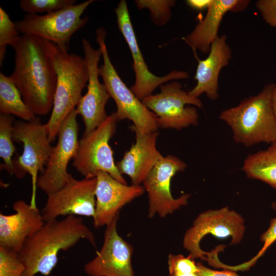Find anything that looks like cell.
Returning a JSON list of instances; mask_svg holds the SVG:
<instances>
[{
  "label": "cell",
  "instance_id": "obj_11",
  "mask_svg": "<svg viewBox=\"0 0 276 276\" xmlns=\"http://www.w3.org/2000/svg\"><path fill=\"white\" fill-rule=\"evenodd\" d=\"M76 108L63 122L57 144L47 163L44 171L39 175L37 187L47 195L64 186L72 175L67 171L68 163L75 156L78 146L79 126Z\"/></svg>",
  "mask_w": 276,
  "mask_h": 276
},
{
  "label": "cell",
  "instance_id": "obj_19",
  "mask_svg": "<svg viewBox=\"0 0 276 276\" xmlns=\"http://www.w3.org/2000/svg\"><path fill=\"white\" fill-rule=\"evenodd\" d=\"M131 129L135 133V143L116 165L122 175L130 177L131 185H140L164 156L156 148L158 131L142 133L132 125Z\"/></svg>",
  "mask_w": 276,
  "mask_h": 276
},
{
  "label": "cell",
  "instance_id": "obj_20",
  "mask_svg": "<svg viewBox=\"0 0 276 276\" xmlns=\"http://www.w3.org/2000/svg\"><path fill=\"white\" fill-rule=\"evenodd\" d=\"M226 40L225 35L219 36L212 43L208 56L202 60L197 59L194 77L197 83L189 91L192 96L199 98L205 94L212 101L219 97V76L222 68L229 64L232 58V50Z\"/></svg>",
  "mask_w": 276,
  "mask_h": 276
},
{
  "label": "cell",
  "instance_id": "obj_32",
  "mask_svg": "<svg viewBox=\"0 0 276 276\" xmlns=\"http://www.w3.org/2000/svg\"><path fill=\"white\" fill-rule=\"evenodd\" d=\"M199 276H240L234 271L229 269L217 270L204 266L201 262H197Z\"/></svg>",
  "mask_w": 276,
  "mask_h": 276
},
{
  "label": "cell",
  "instance_id": "obj_5",
  "mask_svg": "<svg viewBox=\"0 0 276 276\" xmlns=\"http://www.w3.org/2000/svg\"><path fill=\"white\" fill-rule=\"evenodd\" d=\"M96 33L103 60V64L99 68V76L110 97L115 102L119 121L129 120L132 126L142 133L157 131L159 127L155 114L126 86L111 63L105 43V30L101 27Z\"/></svg>",
  "mask_w": 276,
  "mask_h": 276
},
{
  "label": "cell",
  "instance_id": "obj_1",
  "mask_svg": "<svg viewBox=\"0 0 276 276\" xmlns=\"http://www.w3.org/2000/svg\"><path fill=\"white\" fill-rule=\"evenodd\" d=\"M47 43L41 37L22 34L11 46L15 54L10 77L26 104L38 116L52 111L56 88V73Z\"/></svg>",
  "mask_w": 276,
  "mask_h": 276
},
{
  "label": "cell",
  "instance_id": "obj_3",
  "mask_svg": "<svg viewBox=\"0 0 276 276\" xmlns=\"http://www.w3.org/2000/svg\"><path fill=\"white\" fill-rule=\"evenodd\" d=\"M48 52L57 76L56 91L51 116L45 126L51 143L58 136L62 124L75 109L88 80V70L84 58L68 53L48 40Z\"/></svg>",
  "mask_w": 276,
  "mask_h": 276
},
{
  "label": "cell",
  "instance_id": "obj_6",
  "mask_svg": "<svg viewBox=\"0 0 276 276\" xmlns=\"http://www.w3.org/2000/svg\"><path fill=\"white\" fill-rule=\"evenodd\" d=\"M119 121L116 112L92 132L83 134L79 140L73 166L84 178L95 177L100 171L109 174L119 181L127 184L119 171L109 145Z\"/></svg>",
  "mask_w": 276,
  "mask_h": 276
},
{
  "label": "cell",
  "instance_id": "obj_27",
  "mask_svg": "<svg viewBox=\"0 0 276 276\" xmlns=\"http://www.w3.org/2000/svg\"><path fill=\"white\" fill-rule=\"evenodd\" d=\"M15 22L10 18L9 15L0 7V65L5 59L7 45L12 46L20 35Z\"/></svg>",
  "mask_w": 276,
  "mask_h": 276
},
{
  "label": "cell",
  "instance_id": "obj_17",
  "mask_svg": "<svg viewBox=\"0 0 276 276\" xmlns=\"http://www.w3.org/2000/svg\"><path fill=\"white\" fill-rule=\"evenodd\" d=\"M96 208L93 217L96 227L107 226L116 217L119 211L145 192L142 185L128 186L109 174L99 172L97 175Z\"/></svg>",
  "mask_w": 276,
  "mask_h": 276
},
{
  "label": "cell",
  "instance_id": "obj_12",
  "mask_svg": "<svg viewBox=\"0 0 276 276\" xmlns=\"http://www.w3.org/2000/svg\"><path fill=\"white\" fill-rule=\"evenodd\" d=\"M187 167L186 163L179 158L168 155L164 156L147 175L142 183L148 194L149 218L156 214L165 217L188 204L190 194H185L175 198L171 191L172 177Z\"/></svg>",
  "mask_w": 276,
  "mask_h": 276
},
{
  "label": "cell",
  "instance_id": "obj_22",
  "mask_svg": "<svg viewBox=\"0 0 276 276\" xmlns=\"http://www.w3.org/2000/svg\"><path fill=\"white\" fill-rule=\"evenodd\" d=\"M242 170L247 177L262 181L276 190V141L267 149L249 154Z\"/></svg>",
  "mask_w": 276,
  "mask_h": 276
},
{
  "label": "cell",
  "instance_id": "obj_15",
  "mask_svg": "<svg viewBox=\"0 0 276 276\" xmlns=\"http://www.w3.org/2000/svg\"><path fill=\"white\" fill-rule=\"evenodd\" d=\"M84 58L88 70L87 89L82 96L76 110L84 124L83 134H88L104 122L108 116L105 110L110 96L103 83L99 79V61L102 52L94 49L86 39L82 40Z\"/></svg>",
  "mask_w": 276,
  "mask_h": 276
},
{
  "label": "cell",
  "instance_id": "obj_2",
  "mask_svg": "<svg viewBox=\"0 0 276 276\" xmlns=\"http://www.w3.org/2000/svg\"><path fill=\"white\" fill-rule=\"evenodd\" d=\"M81 239L96 246L93 233L81 217L68 215L61 220L45 221L18 252L25 268L21 276H35L38 273L48 276L57 265L60 251L67 250Z\"/></svg>",
  "mask_w": 276,
  "mask_h": 276
},
{
  "label": "cell",
  "instance_id": "obj_24",
  "mask_svg": "<svg viewBox=\"0 0 276 276\" xmlns=\"http://www.w3.org/2000/svg\"><path fill=\"white\" fill-rule=\"evenodd\" d=\"M14 120L12 115L0 113V157L3 160L1 168L11 175L14 174L12 156L15 151L13 140Z\"/></svg>",
  "mask_w": 276,
  "mask_h": 276
},
{
  "label": "cell",
  "instance_id": "obj_28",
  "mask_svg": "<svg viewBox=\"0 0 276 276\" xmlns=\"http://www.w3.org/2000/svg\"><path fill=\"white\" fill-rule=\"evenodd\" d=\"M168 265L169 276H199L197 263L189 256L170 254Z\"/></svg>",
  "mask_w": 276,
  "mask_h": 276
},
{
  "label": "cell",
  "instance_id": "obj_4",
  "mask_svg": "<svg viewBox=\"0 0 276 276\" xmlns=\"http://www.w3.org/2000/svg\"><path fill=\"white\" fill-rule=\"evenodd\" d=\"M273 83L266 84L255 96L222 111L219 118L231 128L234 141L245 147L276 141V121L272 103Z\"/></svg>",
  "mask_w": 276,
  "mask_h": 276
},
{
  "label": "cell",
  "instance_id": "obj_8",
  "mask_svg": "<svg viewBox=\"0 0 276 276\" xmlns=\"http://www.w3.org/2000/svg\"><path fill=\"white\" fill-rule=\"evenodd\" d=\"M94 0H87L44 15L27 14L15 22L18 32L35 35L67 50L73 34L84 27L88 17H82Z\"/></svg>",
  "mask_w": 276,
  "mask_h": 276
},
{
  "label": "cell",
  "instance_id": "obj_16",
  "mask_svg": "<svg viewBox=\"0 0 276 276\" xmlns=\"http://www.w3.org/2000/svg\"><path fill=\"white\" fill-rule=\"evenodd\" d=\"M116 217L106 226L103 243L94 259L84 266L89 276H134L132 246L118 234Z\"/></svg>",
  "mask_w": 276,
  "mask_h": 276
},
{
  "label": "cell",
  "instance_id": "obj_9",
  "mask_svg": "<svg viewBox=\"0 0 276 276\" xmlns=\"http://www.w3.org/2000/svg\"><path fill=\"white\" fill-rule=\"evenodd\" d=\"M159 87V93L151 94L142 100L156 116L158 127L181 130L190 125H197V109L186 105L201 108L203 104L200 99L192 96L177 81L167 82Z\"/></svg>",
  "mask_w": 276,
  "mask_h": 276
},
{
  "label": "cell",
  "instance_id": "obj_34",
  "mask_svg": "<svg viewBox=\"0 0 276 276\" xmlns=\"http://www.w3.org/2000/svg\"><path fill=\"white\" fill-rule=\"evenodd\" d=\"M272 103L273 114L276 121V83L274 84L272 97Z\"/></svg>",
  "mask_w": 276,
  "mask_h": 276
},
{
  "label": "cell",
  "instance_id": "obj_35",
  "mask_svg": "<svg viewBox=\"0 0 276 276\" xmlns=\"http://www.w3.org/2000/svg\"><path fill=\"white\" fill-rule=\"evenodd\" d=\"M275 273H276V269H275Z\"/></svg>",
  "mask_w": 276,
  "mask_h": 276
},
{
  "label": "cell",
  "instance_id": "obj_23",
  "mask_svg": "<svg viewBox=\"0 0 276 276\" xmlns=\"http://www.w3.org/2000/svg\"><path fill=\"white\" fill-rule=\"evenodd\" d=\"M0 112L20 118L25 121L35 120L36 115L24 101L21 93L10 76L0 73Z\"/></svg>",
  "mask_w": 276,
  "mask_h": 276
},
{
  "label": "cell",
  "instance_id": "obj_26",
  "mask_svg": "<svg viewBox=\"0 0 276 276\" xmlns=\"http://www.w3.org/2000/svg\"><path fill=\"white\" fill-rule=\"evenodd\" d=\"M75 0H21L19 6L29 14L53 12L74 5Z\"/></svg>",
  "mask_w": 276,
  "mask_h": 276
},
{
  "label": "cell",
  "instance_id": "obj_29",
  "mask_svg": "<svg viewBox=\"0 0 276 276\" xmlns=\"http://www.w3.org/2000/svg\"><path fill=\"white\" fill-rule=\"evenodd\" d=\"M25 269L17 252L0 246V276H21Z\"/></svg>",
  "mask_w": 276,
  "mask_h": 276
},
{
  "label": "cell",
  "instance_id": "obj_31",
  "mask_svg": "<svg viewBox=\"0 0 276 276\" xmlns=\"http://www.w3.org/2000/svg\"><path fill=\"white\" fill-rule=\"evenodd\" d=\"M255 6L265 22L276 29V0H258Z\"/></svg>",
  "mask_w": 276,
  "mask_h": 276
},
{
  "label": "cell",
  "instance_id": "obj_21",
  "mask_svg": "<svg viewBox=\"0 0 276 276\" xmlns=\"http://www.w3.org/2000/svg\"><path fill=\"white\" fill-rule=\"evenodd\" d=\"M249 3L248 0H212L205 17L183 38L184 41L194 51L209 53L212 43L219 37V27L225 14L243 11Z\"/></svg>",
  "mask_w": 276,
  "mask_h": 276
},
{
  "label": "cell",
  "instance_id": "obj_25",
  "mask_svg": "<svg viewBox=\"0 0 276 276\" xmlns=\"http://www.w3.org/2000/svg\"><path fill=\"white\" fill-rule=\"evenodd\" d=\"M139 9L146 8L150 12L152 21L157 26L166 25L171 17V9L176 1L174 0H136Z\"/></svg>",
  "mask_w": 276,
  "mask_h": 276
},
{
  "label": "cell",
  "instance_id": "obj_7",
  "mask_svg": "<svg viewBox=\"0 0 276 276\" xmlns=\"http://www.w3.org/2000/svg\"><path fill=\"white\" fill-rule=\"evenodd\" d=\"M14 142L21 143L22 154L13 159L14 174L18 178L26 174L31 176L32 195L30 204L36 205L37 181L44 170L54 146L49 140L45 124L39 118L31 121H19L14 124Z\"/></svg>",
  "mask_w": 276,
  "mask_h": 276
},
{
  "label": "cell",
  "instance_id": "obj_13",
  "mask_svg": "<svg viewBox=\"0 0 276 276\" xmlns=\"http://www.w3.org/2000/svg\"><path fill=\"white\" fill-rule=\"evenodd\" d=\"M114 12L118 28L128 45L133 59L135 81L130 89L140 100H142L152 94L158 86L167 82L187 79L189 77L187 72L176 70L162 77L152 74L149 70L139 47L126 1H120L114 9Z\"/></svg>",
  "mask_w": 276,
  "mask_h": 276
},
{
  "label": "cell",
  "instance_id": "obj_33",
  "mask_svg": "<svg viewBox=\"0 0 276 276\" xmlns=\"http://www.w3.org/2000/svg\"><path fill=\"white\" fill-rule=\"evenodd\" d=\"M212 0H187L186 4L191 8L196 10L207 9L211 4Z\"/></svg>",
  "mask_w": 276,
  "mask_h": 276
},
{
  "label": "cell",
  "instance_id": "obj_18",
  "mask_svg": "<svg viewBox=\"0 0 276 276\" xmlns=\"http://www.w3.org/2000/svg\"><path fill=\"white\" fill-rule=\"evenodd\" d=\"M13 209L14 214L0 213V246L18 253L45 221L36 205L23 200L14 202Z\"/></svg>",
  "mask_w": 276,
  "mask_h": 276
},
{
  "label": "cell",
  "instance_id": "obj_14",
  "mask_svg": "<svg viewBox=\"0 0 276 276\" xmlns=\"http://www.w3.org/2000/svg\"><path fill=\"white\" fill-rule=\"evenodd\" d=\"M96 177L76 179L73 176L57 191L48 196L41 213L44 221L68 215L94 217Z\"/></svg>",
  "mask_w": 276,
  "mask_h": 276
},
{
  "label": "cell",
  "instance_id": "obj_30",
  "mask_svg": "<svg viewBox=\"0 0 276 276\" xmlns=\"http://www.w3.org/2000/svg\"><path fill=\"white\" fill-rule=\"evenodd\" d=\"M272 208L276 212V201L271 204ZM263 245L258 253L250 261L240 265L242 270L248 269L262 256L269 247L276 241V217L271 219L268 229L260 237Z\"/></svg>",
  "mask_w": 276,
  "mask_h": 276
},
{
  "label": "cell",
  "instance_id": "obj_10",
  "mask_svg": "<svg viewBox=\"0 0 276 276\" xmlns=\"http://www.w3.org/2000/svg\"><path fill=\"white\" fill-rule=\"evenodd\" d=\"M244 223L240 214L227 206L204 211L197 216L185 233L183 246L192 259L206 261V252L200 247V243L205 236L211 234L219 238L230 237V245H237L244 237Z\"/></svg>",
  "mask_w": 276,
  "mask_h": 276
}]
</instances>
